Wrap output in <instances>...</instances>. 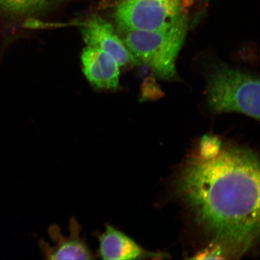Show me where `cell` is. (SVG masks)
Masks as SVG:
<instances>
[{
    "mask_svg": "<svg viewBox=\"0 0 260 260\" xmlns=\"http://www.w3.org/2000/svg\"><path fill=\"white\" fill-rule=\"evenodd\" d=\"M81 229L82 227L73 217L70 220L69 236L62 235L56 225L49 227L48 233L56 245L51 246L43 239L39 241L44 258L50 260L96 259L97 256L91 251L85 240L81 238Z\"/></svg>",
    "mask_w": 260,
    "mask_h": 260,
    "instance_id": "obj_6",
    "label": "cell"
},
{
    "mask_svg": "<svg viewBox=\"0 0 260 260\" xmlns=\"http://www.w3.org/2000/svg\"><path fill=\"white\" fill-rule=\"evenodd\" d=\"M179 195L221 258H239L259 233V162L249 149L205 136L177 179Z\"/></svg>",
    "mask_w": 260,
    "mask_h": 260,
    "instance_id": "obj_1",
    "label": "cell"
},
{
    "mask_svg": "<svg viewBox=\"0 0 260 260\" xmlns=\"http://www.w3.org/2000/svg\"><path fill=\"white\" fill-rule=\"evenodd\" d=\"M184 19L181 0H126L115 13L118 31L160 30Z\"/></svg>",
    "mask_w": 260,
    "mask_h": 260,
    "instance_id": "obj_4",
    "label": "cell"
},
{
    "mask_svg": "<svg viewBox=\"0 0 260 260\" xmlns=\"http://www.w3.org/2000/svg\"><path fill=\"white\" fill-rule=\"evenodd\" d=\"M96 50L105 88L116 89L119 83L120 66L118 61L107 52L99 49H96Z\"/></svg>",
    "mask_w": 260,
    "mask_h": 260,
    "instance_id": "obj_10",
    "label": "cell"
},
{
    "mask_svg": "<svg viewBox=\"0 0 260 260\" xmlns=\"http://www.w3.org/2000/svg\"><path fill=\"white\" fill-rule=\"evenodd\" d=\"M61 0H0V12L12 16L42 14L57 5Z\"/></svg>",
    "mask_w": 260,
    "mask_h": 260,
    "instance_id": "obj_8",
    "label": "cell"
},
{
    "mask_svg": "<svg viewBox=\"0 0 260 260\" xmlns=\"http://www.w3.org/2000/svg\"><path fill=\"white\" fill-rule=\"evenodd\" d=\"M81 35L87 46L108 53L118 61L120 67L138 64L139 61L127 48L112 25L99 16H92L83 22Z\"/></svg>",
    "mask_w": 260,
    "mask_h": 260,
    "instance_id": "obj_5",
    "label": "cell"
},
{
    "mask_svg": "<svg viewBox=\"0 0 260 260\" xmlns=\"http://www.w3.org/2000/svg\"><path fill=\"white\" fill-rule=\"evenodd\" d=\"M94 236L99 242L97 256L103 259H136L162 256L146 251L135 240L108 223L106 224L105 232H95Z\"/></svg>",
    "mask_w": 260,
    "mask_h": 260,
    "instance_id": "obj_7",
    "label": "cell"
},
{
    "mask_svg": "<svg viewBox=\"0 0 260 260\" xmlns=\"http://www.w3.org/2000/svg\"><path fill=\"white\" fill-rule=\"evenodd\" d=\"M207 89L208 103L214 111L239 112L259 119L258 78L224 68L211 75Z\"/></svg>",
    "mask_w": 260,
    "mask_h": 260,
    "instance_id": "obj_3",
    "label": "cell"
},
{
    "mask_svg": "<svg viewBox=\"0 0 260 260\" xmlns=\"http://www.w3.org/2000/svg\"><path fill=\"white\" fill-rule=\"evenodd\" d=\"M84 74L89 82L99 89L105 88L96 49L87 46L81 54Z\"/></svg>",
    "mask_w": 260,
    "mask_h": 260,
    "instance_id": "obj_9",
    "label": "cell"
},
{
    "mask_svg": "<svg viewBox=\"0 0 260 260\" xmlns=\"http://www.w3.org/2000/svg\"><path fill=\"white\" fill-rule=\"evenodd\" d=\"M187 30L186 18L172 27L152 31H119L130 52L148 65L159 77L173 79L175 62Z\"/></svg>",
    "mask_w": 260,
    "mask_h": 260,
    "instance_id": "obj_2",
    "label": "cell"
}]
</instances>
